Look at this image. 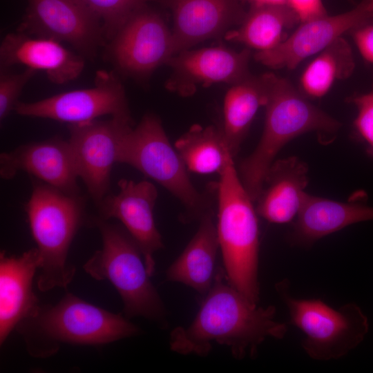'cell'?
Returning <instances> with one entry per match:
<instances>
[{
	"mask_svg": "<svg viewBox=\"0 0 373 373\" xmlns=\"http://www.w3.org/2000/svg\"><path fill=\"white\" fill-rule=\"evenodd\" d=\"M307 175V164L296 157L274 161L256 200L257 214L272 223L291 221L300 211Z\"/></svg>",
	"mask_w": 373,
	"mask_h": 373,
	"instance_id": "cell-20",
	"label": "cell"
},
{
	"mask_svg": "<svg viewBox=\"0 0 373 373\" xmlns=\"http://www.w3.org/2000/svg\"><path fill=\"white\" fill-rule=\"evenodd\" d=\"M262 77L267 90L262 135L252 153L240 163L238 171L254 202L276 155L287 142L308 132L333 134L341 127L337 120L310 103L287 79L271 73Z\"/></svg>",
	"mask_w": 373,
	"mask_h": 373,
	"instance_id": "cell-3",
	"label": "cell"
},
{
	"mask_svg": "<svg viewBox=\"0 0 373 373\" xmlns=\"http://www.w3.org/2000/svg\"><path fill=\"white\" fill-rule=\"evenodd\" d=\"M247 2L252 6L288 5V0H239ZM289 6V5H288Z\"/></svg>",
	"mask_w": 373,
	"mask_h": 373,
	"instance_id": "cell-32",
	"label": "cell"
},
{
	"mask_svg": "<svg viewBox=\"0 0 373 373\" xmlns=\"http://www.w3.org/2000/svg\"><path fill=\"white\" fill-rule=\"evenodd\" d=\"M219 249L213 210L200 220L197 231L181 254L166 269V280L182 283L204 296L214 280Z\"/></svg>",
	"mask_w": 373,
	"mask_h": 373,
	"instance_id": "cell-22",
	"label": "cell"
},
{
	"mask_svg": "<svg viewBox=\"0 0 373 373\" xmlns=\"http://www.w3.org/2000/svg\"><path fill=\"white\" fill-rule=\"evenodd\" d=\"M132 128V119L115 117L69 124L68 141L77 175L97 205L109 192L112 168Z\"/></svg>",
	"mask_w": 373,
	"mask_h": 373,
	"instance_id": "cell-10",
	"label": "cell"
},
{
	"mask_svg": "<svg viewBox=\"0 0 373 373\" xmlns=\"http://www.w3.org/2000/svg\"><path fill=\"white\" fill-rule=\"evenodd\" d=\"M216 229L229 283L258 304L259 229L254 201L244 187L229 155L217 185Z\"/></svg>",
	"mask_w": 373,
	"mask_h": 373,
	"instance_id": "cell-4",
	"label": "cell"
},
{
	"mask_svg": "<svg viewBox=\"0 0 373 373\" xmlns=\"http://www.w3.org/2000/svg\"><path fill=\"white\" fill-rule=\"evenodd\" d=\"M27 1L18 31L68 43L89 59L104 44L101 21L79 0Z\"/></svg>",
	"mask_w": 373,
	"mask_h": 373,
	"instance_id": "cell-11",
	"label": "cell"
},
{
	"mask_svg": "<svg viewBox=\"0 0 373 373\" xmlns=\"http://www.w3.org/2000/svg\"><path fill=\"white\" fill-rule=\"evenodd\" d=\"M174 146L187 170L199 174H220L231 155L222 129L214 126L193 125Z\"/></svg>",
	"mask_w": 373,
	"mask_h": 373,
	"instance_id": "cell-25",
	"label": "cell"
},
{
	"mask_svg": "<svg viewBox=\"0 0 373 373\" xmlns=\"http://www.w3.org/2000/svg\"><path fill=\"white\" fill-rule=\"evenodd\" d=\"M102 247L84 265L97 280H108L117 289L127 318L140 316L165 327L168 313L152 283L140 248L124 228L99 218L93 219Z\"/></svg>",
	"mask_w": 373,
	"mask_h": 373,
	"instance_id": "cell-6",
	"label": "cell"
},
{
	"mask_svg": "<svg viewBox=\"0 0 373 373\" xmlns=\"http://www.w3.org/2000/svg\"><path fill=\"white\" fill-rule=\"evenodd\" d=\"M276 312L273 305L249 300L229 283L224 268L217 267L193 321L170 332L169 347L180 354L205 356L217 344L227 347L236 359L253 358L266 338L281 339L287 333V325L275 320Z\"/></svg>",
	"mask_w": 373,
	"mask_h": 373,
	"instance_id": "cell-1",
	"label": "cell"
},
{
	"mask_svg": "<svg viewBox=\"0 0 373 373\" xmlns=\"http://www.w3.org/2000/svg\"><path fill=\"white\" fill-rule=\"evenodd\" d=\"M40 256L37 248L21 255L0 254V344L23 319L32 315L39 307L32 289Z\"/></svg>",
	"mask_w": 373,
	"mask_h": 373,
	"instance_id": "cell-19",
	"label": "cell"
},
{
	"mask_svg": "<svg viewBox=\"0 0 373 373\" xmlns=\"http://www.w3.org/2000/svg\"><path fill=\"white\" fill-rule=\"evenodd\" d=\"M288 5L298 15L300 23L327 15L321 0H288Z\"/></svg>",
	"mask_w": 373,
	"mask_h": 373,
	"instance_id": "cell-30",
	"label": "cell"
},
{
	"mask_svg": "<svg viewBox=\"0 0 373 373\" xmlns=\"http://www.w3.org/2000/svg\"><path fill=\"white\" fill-rule=\"evenodd\" d=\"M101 21L110 41L126 20L148 0H79Z\"/></svg>",
	"mask_w": 373,
	"mask_h": 373,
	"instance_id": "cell-27",
	"label": "cell"
},
{
	"mask_svg": "<svg viewBox=\"0 0 373 373\" xmlns=\"http://www.w3.org/2000/svg\"><path fill=\"white\" fill-rule=\"evenodd\" d=\"M117 163L134 167L178 198L185 209L181 217L185 223L199 222L213 210L209 196L198 191L191 182L182 159L154 115H145L126 134Z\"/></svg>",
	"mask_w": 373,
	"mask_h": 373,
	"instance_id": "cell-7",
	"label": "cell"
},
{
	"mask_svg": "<svg viewBox=\"0 0 373 373\" xmlns=\"http://www.w3.org/2000/svg\"><path fill=\"white\" fill-rule=\"evenodd\" d=\"M351 102L357 109L354 127L373 155V91L354 96Z\"/></svg>",
	"mask_w": 373,
	"mask_h": 373,
	"instance_id": "cell-29",
	"label": "cell"
},
{
	"mask_svg": "<svg viewBox=\"0 0 373 373\" xmlns=\"http://www.w3.org/2000/svg\"><path fill=\"white\" fill-rule=\"evenodd\" d=\"M25 209L40 256L39 290L46 292L66 287L75 274L68 256L72 241L85 220L84 199L33 180Z\"/></svg>",
	"mask_w": 373,
	"mask_h": 373,
	"instance_id": "cell-5",
	"label": "cell"
},
{
	"mask_svg": "<svg viewBox=\"0 0 373 373\" xmlns=\"http://www.w3.org/2000/svg\"><path fill=\"white\" fill-rule=\"evenodd\" d=\"M19 171L27 172L66 193L79 195V177L68 140L56 137L1 153V177L10 180Z\"/></svg>",
	"mask_w": 373,
	"mask_h": 373,
	"instance_id": "cell-16",
	"label": "cell"
},
{
	"mask_svg": "<svg viewBox=\"0 0 373 373\" xmlns=\"http://www.w3.org/2000/svg\"><path fill=\"white\" fill-rule=\"evenodd\" d=\"M373 220V207L335 201L305 193L294 223L291 241L306 245L349 225Z\"/></svg>",
	"mask_w": 373,
	"mask_h": 373,
	"instance_id": "cell-21",
	"label": "cell"
},
{
	"mask_svg": "<svg viewBox=\"0 0 373 373\" xmlns=\"http://www.w3.org/2000/svg\"><path fill=\"white\" fill-rule=\"evenodd\" d=\"M20 115L47 118L70 124L92 121L104 115L132 119L124 88L113 71L97 72L93 86L74 90L34 102H19Z\"/></svg>",
	"mask_w": 373,
	"mask_h": 373,
	"instance_id": "cell-9",
	"label": "cell"
},
{
	"mask_svg": "<svg viewBox=\"0 0 373 373\" xmlns=\"http://www.w3.org/2000/svg\"><path fill=\"white\" fill-rule=\"evenodd\" d=\"M318 54L300 77L301 93L311 98L323 97L336 80L347 78L354 68L351 47L343 37Z\"/></svg>",
	"mask_w": 373,
	"mask_h": 373,
	"instance_id": "cell-26",
	"label": "cell"
},
{
	"mask_svg": "<svg viewBox=\"0 0 373 373\" xmlns=\"http://www.w3.org/2000/svg\"><path fill=\"white\" fill-rule=\"evenodd\" d=\"M275 288L289 309L292 323L305 333L302 346L313 359L344 356L364 340L369 331L367 317L356 303L335 309L318 299L294 298L287 279L276 283Z\"/></svg>",
	"mask_w": 373,
	"mask_h": 373,
	"instance_id": "cell-8",
	"label": "cell"
},
{
	"mask_svg": "<svg viewBox=\"0 0 373 373\" xmlns=\"http://www.w3.org/2000/svg\"><path fill=\"white\" fill-rule=\"evenodd\" d=\"M36 70L26 68L21 73H12L8 68L0 70V121L14 111L23 88L35 75Z\"/></svg>",
	"mask_w": 373,
	"mask_h": 373,
	"instance_id": "cell-28",
	"label": "cell"
},
{
	"mask_svg": "<svg viewBox=\"0 0 373 373\" xmlns=\"http://www.w3.org/2000/svg\"><path fill=\"white\" fill-rule=\"evenodd\" d=\"M175 55L172 31L157 14L133 13L109 41L106 57L120 72L145 77Z\"/></svg>",
	"mask_w": 373,
	"mask_h": 373,
	"instance_id": "cell-12",
	"label": "cell"
},
{
	"mask_svg": "<svg viewBox=\"0 0 373 373\" xmlns=\"http://www.w3.org/2000/svg\"><path fill=\"white\" fill-rule=\"evenodd\" d=\"M223 105V137L233 157L238 153L258 109L265 106L267 90L262 75L249 74L231 84Z\"/></svg>",
	"mask_w": 373,
	"mask_h": 373,
	"instance_id": "cell-23",
	"label": "cell"
},
{
	"mask_svg": "<svg viewBox=\"0 0 373 373\" xmlns=\"http://www.w3.org/2000/svg\"><path fill=\"white\" fill-rule=\"evenodd\" d=\"M0 64L3 68L22 65L41 70L52 82L63 84L77 78L85 63L84 57L68 50L54 39L16 30L1 41Z\"/></svg>",
	"mask_w": 373,
	"mask_h": 373,
	"instance_id": "cell-17",
	"label": "cell"
},
{
	"mask_svg": "<svg viewBox=\"0 0 373 373\" xmlns=\"http://www.w3.org/2000/svg\"><path fill=\"white\" fill-rule=\"evenodd\" d=\"M250 57L249 48L237 52L216 46L181 51L167 63L173 73L166 86L182 96H189L199 85L233 84L249 74Z\"/></svg>",
	"mask_w": 373,
	"mask_h": 373,
	"instance_id": "cell-15",
	"label": "cell"
},
{
	"mask_svg": "<svg viewBox=\"0 0 373 373\" xmlns=\"http://www.w3.org/2000/svg\"><path fill=\"white\" fill-rule=\"evenodd\" d=\"M350 33L363 58L373 67V23L361 26Z\"/></svg>",
	"mask_w": 373,
	"mask_h": 373,
	"instance_id": "cell-31",
	"label": "cell"
},
{
	"mask_svg": "<svg viewBox=\"0 0 373 373\" xmlns=\"http://www.w3.org/2000/svg\"><path fill=\"white\" fill-rule=\"evenodd\" d=\"M300 23L288 5L252 6L238 28L224 35L229 41L243 44L261 51L272 50L281 44L288 31Z\"/></svg>",
	"mask_w": 373,
	"mask_h": 373,
	"instance_id": "cell-24",
	"label": "cell"
},
{
	"mask_svg": "<svg viewBox=\"0 0 373 373\" xmlns=\"http://www.w3.org/2000/svg\"><path fill=\"white\" fill-rule=\"evenodd\" d=\"M117 184L119 193L106 195L97 204L99 218H116L121 221L139 245L147 271L152 276L155 270L154 255L164 248L153 214L157 189L153 183L145 180L135 182L121 179Z\"/></svg>",
	"mask_w": 373,
	"mask_h": 373,
	"instance_id": "cell-14",
	"label": "cell"
},
{
	"mask_svg": "<svg viewBox=\"0 0 373 373\" xmlns=\"http://www.w3.org/2000/svg\"><path fill=\"white\" fill-rule=\"evenodd\" d=\"M373 23V0H362L353 9L304 22L276 48L258 52L254 58L275 69H294L302 61L316 55L348 32Z\"/></svg>",
	"mask_w": 373,
	"mask_h": 373,
	"instance_id": "cell-13",
	"label": "cell"
},
{
	"mask_svg": "<svg viewBox=\"0 0 373 373\" xmlns=\"http://www.w3.org/2000/svg\"><path fill=\"white\" fill-rule=\"evenodd\" d=\"M35 358L56 354L61 344L100 345L136 336L140 329L121 314L88 303L71 293L54 305H41L16 327Z\"/></svg>",
	"mask_w": 373,
	"mask_h": 373,
	"instance_id": "cell-2",
	"label": "cell"
},
{
	"mask_svg": "<svg viewBox=\"0 0 373 373\" xmlns=\"http://www.w3.org/2000/svg\"><path fill=\"white\" fill-rule=\"evenodd\" d=\"M239 0H170L175 55L239 25L246 13Z\"/></svg>",
	"mask_w": 373,
	"mask_h": 373,
	"instance_id": "cell-18",
	"label": "cell"
}]
</instances>
